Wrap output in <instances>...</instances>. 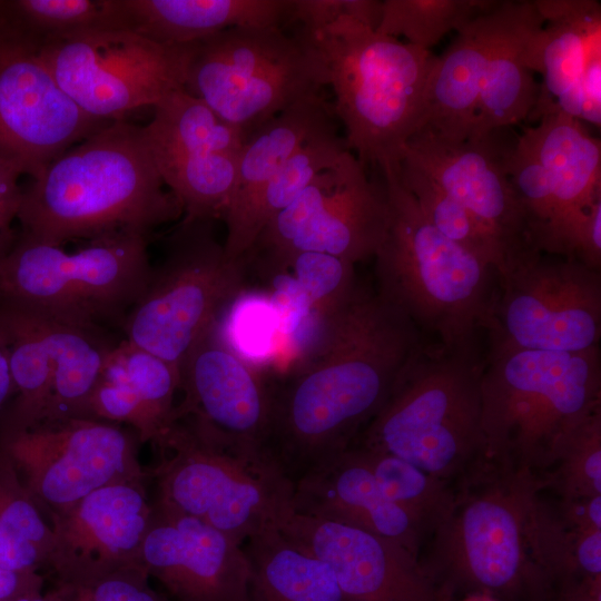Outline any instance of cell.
Masks as SVG:
<instances>
[{
	"label": "cell",
	"mask_w": 601,
	"mask_h": 601,
	"mask_svg": "<svg viewBox=\"0 0 601 601\" xmlns=\"http://www.w3.org/2000/svg\"><path fill=\"white\" fill-rule=\"evenodd\" d=\"M334 120L332 104L317 93L290 106L257 129L239 155L235 191L223 217L226 228L238 221L279 167Z\"/></svg>",
	"instance_id": "29"
},
{
	"label": "cell",
	"mask_w": 601,
	"mask_h": 601,
	"mask_svg": "<svg viewBox=\"0 0 601 601\" xmlns=\"http://www.w3.org/2000/svg\"><path fill=\"white\" fill-rule=\"evenodd\" d=\"M347 151L351 150L338 135L335 121L311 137L262 187L238 221L226 228L227 257L244 260L267 221Z\"/></svg>",
	"instance_id": "30"
},
{
	"label": "cell",
	"mask_w": 601,
	"mask_h": 601,
	"mask_svg": "<svg viewBox=\"0 0 601 601\" xmlns=\"http://www.w3.org/2000/svg\"><path fill=\"white\" fill-rule=\"evenodd\" d=\"M151 514L144 482H132L101 487L51 515L46 569L53 584H85L141 565Z\"/></svg>",
	"instance_id": "18"
},
{
	"label": "cell",
	"mask_w": 601,
	"mask_h": 601,
	"mask_svg": "<svg viewBox=\"0 0 601 601\" xmlns=\"http://www.w3.org/2000/svg\"><path fill=\"white\" fill-rule=\"evenodd\" d=\"M289 268L294 270L296 287L318 327L349 299L357 285L354 264L327 254H296Z\"/></svg>",
	"instance_id": "41"
},
{
	"label": "cell",
	"mask_w": 601,
	"mask_h": 601,
	"mask_svg": "<svg viewBox=\"0 0 601 601\" xmlns=\"http://www.w3.org/2000/svg\"><path fill=\"white\" fill-rule=\"evenodd\" d=\"M38 53L81 110L119 120L184 88L190 43L165 46L125 29L102 28L45 42Z\"/></svg>",
	"instance_id": "12"
},
{
	"label": "cell",
	"mask_w": 601,
	"mask_h": 601,
	"mask_svg": "<svg viewBox=\"0 0 601 601\" xmlns=\"http://www.w3.org/2000/svg\"><path fill=\"white\" fill-rule=\"evenodd\" d=\"M147 237L115 233L70 253L21 235L0 257V302L92 328L121 325L150 278Z\"/></svg>",
	"instance_id": "10"
},
{
	"label": "cell",
	"mask_w": 601,
	"mask_h": 601,
	"mask_svg": "<svg viewBox=\"0 0 601 601\" xmlns=\"http://www.w3.org/2000/svg\"><path fill=\"white\" fill-rule=\"evenodd\" d=\"M4 7L38 46L83 31L118 28L117 0H10Z\"/></svg>",
	"instance_id": "38"
},
{
	"label": "cell",
	"mask_w": 601,
	"mask_h": 601,
	"mask_svg": "<svg viewBox=\"0 0 601 601\" xmlns=\"http://www.w3.org/2000/svg\"><path fill=\"white\" fill-rule=\"evenodd\" d=\"M111 121L88 115L71 100L39 57L38 43L0 0V162L36 178Z\"/></svg>",
	"instance_id": "16"
},
{
	"label": "cell",
	"mask_w": 601,
	"mask_h": 601,
	"mask_svg": "<svg viewBox=\"0 0 601 601\" xmlns=\"http://www.w3.org/2000/svg\"><path fill=\"white\" fill-rule=\"evenodd\" d=\"M544 601H601V598L582 591L552 592Z\"/></svg>",
	"instance_id": "49"
},
{
	"label": "cell",
	"mask_w": 601,
	"mask_h": 601,
	"mask_svg": "<svg viewBox=\"0 0 601 601\" xmlns=\"http://www.w3.org/2000/svg\"><path fill=\"white\" fill-rule=\"evenodd\" d=\"M462 601H499L487 594L483 593H469Z\"/></svg>",
	"instance_id": "51"
},
{
	"label": "cell",
	"mask_w": 601,
	"mask_h": 601,
	"mask_svg": "<svg viewBox=\"0 0 601 601\" xmlns=\"http://www.w3.org/2000/svg\"><path fill=\"white\" fill-rule=\"evenodd\" d=\"M577 88L582 100L580 120L597 128L601 125V38L594 39L585 55Z\"/></svg>",
	"instance_id": "44"
},
{
	"label": "cell",
	"mask_w": 601,
	"mask_h": 601,
	"mask_svg": "<svg viewBox=\"0 0 601 601\" xmlns=\"http://www.w3.org/2000/svg\"><path fill=\"white\" fill-rule=\"evenodd\" d=\"M544 22L534 1L502 2L470 136L510 128L534 109L540 87L524 61V53L530 38Z\"/></svg>",
	"instance_id": "25"
},
{
	"label": "cell",
	"mask_w": 601,
	"mask_h": 601,
	"mask_svg": "<svg viewBox=\"0 0 601 601\" xmlns=\"http://www.w3.org/2000/svg\"><path fill=\"white\" fill-rule=\"evenodd\" d=\"M51 541L49 522L0 450V568L40 572Z\"/></svg>",
	"instance_id": "34"
},
{
	"label": "cell",
	"mask_w": 601,
	"mask_h": 601,
	"mask_svg": "<svg viewBox=\"0 0 601 601\" xmlns=\"http://www.w3.org/2000/svg\"><path fill=\"white\" fill-rule=\"evenodd\" d=\"M599 406V347L558 353L490 341L477 464L538 476L555 465L571 434Z\"/></svg>",
	"instance_id": "3"
},
{
	"label": "cell",
	"mask_w": 601,
	"mask_h": 601,
	"mask_svg": "<svg viewBox=\"0 0 601 601\" xmlns=\"http://www.w3.org/2000/svg\"><path fill=\"white\" fill-rule=\"evenodd\" d=\"M560 518L580 530H601V495L562 499Z\"/></svg>",
	"instance_id": "46"
},
{
	"label": "cell",
	"mask_w": 601,
	"mask_h": 601,
	"mask_svg": "<svg viewBox=\"0 0 601 601\" xmlns=\"http://www.w3.org/2000/svg\"><path fill=\"white\" fill-rule=\"evenodd\" d=\"M396 175L442 235L490 265L497 278L505 273L508 259L494 237L421 166L402 156Z\"/></svg>",
	"instance_id": "35"
},
{
	"label": "cell",
	"mask_w": 601,
	"mask_h": 601,
	"mask_svg": "<svg viewBox=\"0 0 601 601\" xmlns=\"http://www.w3.org/2000/svg\"><path fill=\"white\" fill-rule=\"evenodd\" d=\"M421 335L377 290L356 285L294 371L272 385L265 450L285 477L294 484L353 444L425 345Z\"/></svg>",
	"instance_id": "1"
},
{
	"label": "cell",
	"mask_w": 601,
	"mask_h": 601,
	"mask_svg": "<svg viewBox=\"0 0 601 601\" xmlns=\"http://www.w3.org/2000/svg\"><path fill=\"white\" fill-rule=\"evenodd\" d=\"M290 509L392 540L418 555L423 533L388 500L361 451L349 446L294 483Z\"/></svg>",
	"instance_id": "22"
},
{
	"label": "cell",
	"mask_w": 601,
	"mask_h": 601,
	"mask_svg": "<svg viewBox=\"0 0 601 601\" xmlns=\"http://www.w3.org/2000/svg\"><path fill=\"white\" fill-rule=\"evenodd\" d=\"M382 2L377 0H292L285 28L296 26V31L312 35L342 17H349L375 30L382 16Z\"/></svg>",
	"instance_id": "43"
},
{
	"label": "cell",
	"mask_w": 601,
	"mask_h": 601,
	"mask_svg": "<svg viewBox=\"0 0 601 601\" xmlns=\"http://www.w3.org/2000/svg\"><path fill=\"white\" fill-rule=\"evenodd\" d=\"M152 444L154 504L194 516L239 544L290 508L294 485L264 451L235 445L187 418L174 420Z\"/></svg>",
	"instance_id": "8"
},
{
	"label": "cell",
	"mask_w": 601,
	"mask_h": 601,
	"mask_svg": "<svg viewBox=\"0 0 601 601\" xmlns=\"http://www.w3.org/2000/svg\"><path fill=\"white\" fill-rule=\"evenodd\" d=\"M292 0H117L118 27L186 46L238 27L285 28Z\"/></svg>",
	"instance_id": "26"
},
{
	"label": "cell",
	"mask_w": 601,
	"mask_h": 601,
	"mask_svg": "<svg viewBox=\"0 0 601 601\" xmlns=\"http://www.w3.org/2000/svg\"><path fill=\"white\" fill-rule=\"evenodd\" d=\"M14 601H62L57 592L51 588L49 591L35 592L24 597H21Z\"/></svg>",
	"instance_id": "50"
},
{
	"label": "cell",
	"mask_w": 601,
	"mask_h": 601,
	"mask_svg": "<svg viewBox=\"0 0 601 601\" xmlns=\"http://www.w3.org/2000/svg\"><path fill=\"white\" fill-rule=\"evenodd\" d=\"M42 315L55 370L50 398L41 421L82 417L106 357L115 344H108L99 334V328Z\"/></svg>",
	"instance_id": "32"
},
{
	"label": "cell",
	"mask_w": 601,
	"mask_h": 601,
	"mask_svg": "<svg viewBox=\"0 0 601 601\" xmlns=\"http://www.w3.org/2000/svg\"><path fill=\"white\" fill-rule=\"evenodd\" d=\"M534 4L545 22L530 38L524 61L544 78L529 116L541 118L577 88L587 50L601 38V6L590 0H539Z\"/></svg>",
	"instance_id": "27"
},
{
	"label": "cell",
	"mask_w": 601,
	"mask_h": 601,
	"mask_svg": "<svg viewBox=\"0 0 601 601\" xmlns=\"http://www.w3.org/2000/svg\"><path fill=\"white\" fill-rule=\"evenodd\" d=\"M388 220L384 181L370 179L347 151L267 221L253 247L268 272H285L296 254L308 252L355 265L374 258Z\"/></svg>",
	"instance_id": "13"
},
{
	"label": "cell",
	"mask_w": 601,
	"mask_h": 601,
	"mask_svg": "<svg viewBox=\"0 0 601 601\" xmlns=\"http://www.w3.org/2000/svg\"><path fill=\"white\" fill-rule=\"evenodd\" d=\"M149 579L142 565H137L85 584H53L52 589L62 601H171L151 588Z\"/></svg>",
	"instance_id": "42"
},
{
	"label": "cell",
	"mask_w": 601,
	"mask_h": 601,
	"mask_svg": "<svg viewBox=\"0 0 601 601\" xmlns=\"http://www.w3.org/2000/svg\"><path fill=\"white\" fill-rule=\"evenodd\" d=\"M140 562L171 601H250L243 544L194 516L152 503Z\"/></svg>",
	"instance_id": "21"
},
{
	"label": "cell",
	"mask_w": 601,
	"mask_h": 601,
	"mask_svg": "<svg viewBox=\"0 0 601 601\" xmlns=\"http://www.w3.org/2000/svg\"><path fill=\"white\" fill-rule=\"evenodd\" d=\"M214 220L183 218L166 239L139 299L121 327L125 339L160 357L179 373L196 343L240 296L245 260L227 257Z\"/></svg>",
	"instance_id": "11"
},
{
	"label": "cell",
	"mask_w": 601,
	"mask_h": 601,
	"mask_svg": "<svg viewBox=\"0 0 601 601\" xmlns=\"http://www.w3.org/2000/svg\"><path fill=\"white\" fill-rule=\"evenodd\" d=\"M114 353L160 435L174 421L179 373L160 357L126 339L115 344Z\"/></svg>",
	"instance_id": "39"
},
{
	"label": "cell",
	"mask_w": 601,
	"mask_h": 601,
	"mask_svg": "<svg viewBox=\"0 0 601 601\" xmlns=\"http://www.w3.org/2000/svg\"><path fill=\"white\" fill-rule=\"evenodd\" d=\"M276 525L327 563L352 601H453L418 555L392 540L290 508Z\"/></svg>",
	"instance_id": "19"
},
{
	"label": "cell",
	"mask_w": 601,
	"mask_h": 601,
	"mask_svg": "<svg viewBox=\"0 0 601 601\" xmlns=\"http://www.w3.org/2000/svg\"><path fill=\"white\" fill-rule=\"evenodd\" d=\"M0 328L9 349V365L17 397L3 433L41 422L48 405L53 355L45 316L24 306L0 302Z\"/></svg>",
	"instance_id": "31"
},
{
	"label": "cell",
	"mask_w": 601,
	"mask_h": 601,
	"mask_svg": "<svg viewBox=\"0 0 601 601\" xmlns=\"http://www.w3.org/2000/svg\"><path fill=\"white\" fill-rule=\"evenodd\" d=\"M183 216L165 186L144 127L114 120L56 158L22 189V234L62 246L115 233L148 236Z\"/></svg>",
	"instance_id": "2"
},
{
	"label": "cell",
	"mask_w": 601,
	"mask_h": 601,
	"mask_svg": "<svg viewBox=\"0 0 601 601\" xmlns=\"http://www.w3.org/2000/svg\"><path fill=\"white\" fill-rule=\"evenodd\" d=\"M311 36L327 68L347 148L364 168L397 171L405 144L420 128L436 57L349 17Z\"/></svg>",
	"instance_id": "6"
},
{
	"label": "cell",
	"mask_w": 601,
	"mask_h": 601,
	"mask_svg": "<svg viewBox=\"0 0 601 601\" xmlns=\"http://www.w3.org/2000/svg\"><path fill=\"white\" fill-rule=\"evenodd\" d=\"M138 442L137 434L120 424L66 417L2 433L0 450L50 518L101 487L144 482L147 474L138 461Z\"/></svg>",
	"instance_id": "14"
},
{
	"label": "cell",
	"mask_w": 601,
	"mask_h": 601,
	"mask_svg": "<svg viewBox=\"0 0 601 601\" xmlns=\"http://www.w3.org/2000/svg\"><path fill=\"white\" fill-rule=\"evenodd\" d=\"M518 140L544 168L555 201L562 257L579 259L581 231L601 200V144L579 119L554 110Z\"/></svg>",
	"instance_id": "23"
},
{
	"label": "cell",
	"mask_w": 601,
	"mask_h": 601,
	"mask_svg": "<svg viewBox=\"0 0 601 601\" xmlns=\"http://www.w3.org/2000/svg\"><path fill=\"white\" fill-rule=\"evenodd\" d=\"M250 601H352L331 566L268 525L243 543Z\"/></svg>",
	"instance_id": "28"
},
{
	"label": "cell",
	"mask_w": 601,
	"mask_h": 601,
	"mask_svg": "<svg viewBox=\"0 0 601 601\" xmlns=\"http://www.w3.org/2000/svg\"><path fill=\"white\" fill-rule=\"evenodd\" d=\"M555 466L541 482L562 499L601 495V406L571 434Z\"/></svg>",
	"instance_id": "40"
},
{
	"label": "cell",
	"mask_w": 601,
	"mask_h": 601,
	"mask_svg": "<svg viewBox=\"0 0 601 601\" xmlns=\"http://www.w3.org/2000/svg\"><path fill=\"white\" fill-rule=\"evenodd\" d=\"M144 127L150 150L239 156L245 136L188 91L177 89L154 107Z\"/></svg>",
	"instance_id": "33"
},
{
	"label": "cell",
	"mask_w": 601,
	"mask_h": 601,
	"mask_svg": "<svg viewBox=\"0 0 601 601\" xmlns=\"http://www.w3.org/2000/svg\"><path fill=\"white\" fill-rule=\"evenodd\" d=\"M506 129L456 142L421 129L402 151L494 237L508 259L505 273L514 262L536 252L530 245L523 210L506 173V158L518 138L509 139Z\"/></svg>",
	"instance_id": "17"
},
{
	"label": "cell",
	"mask_w": 601,
	"mask_h": 601,
	"mask_svg": "<svg viewBox=\"0 0 601 601\" xmlns=\"http://www.w3.org/2000/svg\"><path fill=\"white\" fill-rule=\"evenodd\" d=\"M456 494L447 519L433 532L425 569L452 599L483 593L499 601H544L548 579L533 560L530 511L543 489L530 472L477 465Z\"/></svg>",
	"instance_id": "5"
},
{
	"label": "cell",
	"mask_w": 601,
	"mask_h": 601,
	"mask_svg": "<svg viewBox=\"0 0 601 601\" xmlns=\"http://www.w3.org/2000/svg\"><path fill=\"white\" fill-rule=\"evenodd\" d=\"M328 86L312 36L280 27H238L190 43L184 89L246 140L278 114Z\"/></svg>",
	"instance_id": "9"
},
{
	"label": "cell",
	"mask_w": 601,
	"mask_h": 601,
	"mask_svg": "<svg viewBox=\"0 0 601 601\" xmlns=\"http://www.w3.org/2000/svg\"><path fill=\"white\" fill-rule=\"evenodd\" d=\"M355 447L361 451L384 495L401 508L423 534L434 532L447 519L456 496L447 480L396 455Z\"/></svg>",
	"instance_id": "36"
},
{
	"label": "cell",
	"mask_w": 601,
	"mask_h": 601,
	"mask_svg": "<svg viewBox=\"0 0 601 601\" xmlns=\"http://www.w3.org/2000/svg\"><path fill=\"white\" fill-rule=\"evenodd\" d=\"M40 572H22L0 568V601H14L21 597L42 591Z\"/></svg>",
	"instance_id": "47"
},
{
	"label": "cell",
	"mask_w": 601,
	"mask_h": 601,
	"mask_svg": "<svg viewBox=\"0 0 601 601\" xmlns=\"http://www.w3.org/2000/svg\"><path fill=\"white\" fill-rule=\"evenodd\" d=\"M13 392V383L9 365L8 343L0 328V410Z\"/></svg>",
	"instance_id": "48"
},
{
	"label": "cell",
	"mask_w": 601,
	"mask_h": 601,
	"mask_svg": "<svg viewBox=\"0 0 601 601\" xmlns=\"http://www.w3.org/2000/svg\"><path fill=\"white\" fill-rule=\"evenodd\" d=\"M483 365L476 349L424 345L352 445L396 455L447 481L472 470L481 453Z\"/></svg>",
	"instance_id": "7"
},
{
	"label": "cell",
	"mask_w": 601,
	"mask_h": 601,
	"mask_svg": "<svg viewBox=\"0 0 601 601\" xmlns=\"http://www.w3.org/2000/svg\"><path fill=\"white\" fill-rule=\"evenodd\" d=\"M20 175L0 162V257L16 243L13 221L18 220L22 188Z\"/></svg>",
	"instance_id": "45"
},
{
	"label": "cell",
	"mask_w": 601,
	"mask_h": 601,
	"mask_svg": "<svg viewBox=\"0 0 601 601\" xmlns=\"http://www.w3.org/2000/svg\"><path fill=\"white\" fill-rule=\"evenodd\" d=\"M502 2L496 1L456 30L446 51L436 57L425 90L418 130L426 129L453 142L470 137L483 72L501 20Z\"/></svg>",
	"instance_id": "24"
},
{
	"label": "cell",
	"mask_w": 601,
	"mask_h": 601,
	"mask_svg": "<svg viewBox=\"0 0 601 601\" xmlns=\"http://www.w3.org/2000/svg\"><path fill=\"white\" fill-rule=\"evenodd\" d=\"M489 0H384L377 32L430 50L447 32L459 30L494 6Z\"/></svg>",
	"instance_id": "37"
},
{
	"label": "cell",
	"mask_w": 601,
	"mask_h": 601,
	"mask_svg": "<svg viewBox=\"0 0 601 601\" xmlns=\"http://www.w3.org/2000/svg\"><path fill=\"white\" fill-rule=\"evenodd\" d=\"M490 341L580 353L599 347L601 274L577 258L531 252L497 278Z\"/></svg>",
	"instance_id": "15"
},
{
	"label": "cell",
	"mask_w": 601,
	"mask_h": 601,
	"mask_svg": "<svg viewBox=\"0 0 601 601\" xmlns=\"http://www.w3.org/2000/svg\"><path fill=\"white\" fill-rule=\"evenodd\" d=\"M179 390L184 398L174 420H190L235 445L266 452L272 385L223 339L217 324L183 362Z\"/></svg>",
	"instance_id": "20"
},
{
	"label": "cell",
	"mask_w": 601,
	"mask_h": 601,
	"mask_svg": "<svg viewBox=\"0 0 601 601\" xmlns=\"http://www.w3.org/2000/svg\"><path fill=\"white\" fill-rule=\"evenodd\" d=\"M390 220L376 250L377 292L421 332L449 351L476 349L495 299V270L442 235L423 215L396 171H382Z\"/></svg>",
	"instance_id": "4"
}]
</instances>
